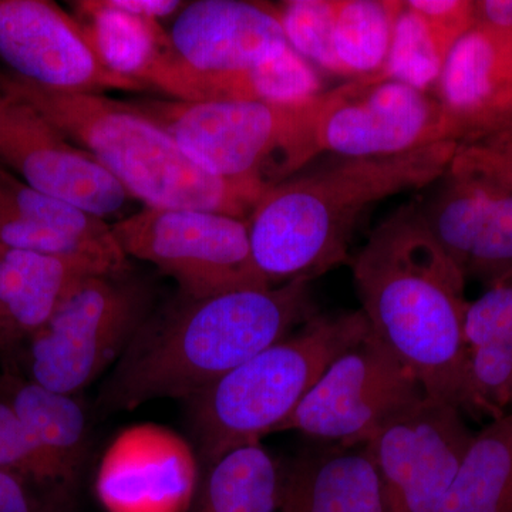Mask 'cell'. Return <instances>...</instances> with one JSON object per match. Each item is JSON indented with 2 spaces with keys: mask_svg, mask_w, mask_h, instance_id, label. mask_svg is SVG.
Masks as SVG:
<instances>
[{
  "mask_svg": "<svg viewBox=\"0 0 512 512\" xmlns=\"http://www.w3.org/2000/svg\"><path fill=\"white\" fill-rule=\"evenodd\" d=\"M370 332L403 363L427 397L476 416L464 342L466 278L407 205L372 232L353 259Z\"/></svg>",
  "mask_w": 512,
  "mask_h": 512,
  "instance_id": "1",
  "label": "cell"
},
{
  "mask_svg": "<svg viewBox=\"0 0 512 512\" xmlns=\"http://www.w3.org/2000/svg\"><path fill=\"white\" fill-rule=\"evenodd\" d=\"M308 279L210 298L178 295L143 323L101 393L110 410L191 399L262 350L288 338L315 309Z\"/></svg>",
  "mask_w": 512,
  "mask_h": 512,
  "instance_id": "2",
  "label": "cell"
},
{
  "mask_svg": "<svg viewBox=\"0 0 512 512\" xmlns=\"http://www.w3.org/2000/svg\"><path fill=\"white\" fill-rule=\"evenodd\" d=\"M457 141L342 163L292 177L262 195L247 220L252 255L269 286L312 281L349 259L357 222L377 202L446 177Z\"/></svg>",
  "mask_w": 512,
  "mask_h": 512,
  "instance_id": "3",
  "label": "cell"
},
{
  "mask_svg": "<svg viewBox=\"0 0 512 512\" xmlns=\"http://www.w3.org/2000/svg\"><path fill=\"white\" fill-rule=\"evenodd\" d=\"M0 94L33 107L144 207L217 212L247 221L266 192L208 173L128 101L42 89L9 73H0Z\"/></svg>",
  "mask_w": 512,
  "mask_h": 512,
  "instance_id": "4",
  "label": "cell"
},
{
  "mask_svg": "<svg viewBox=\"0 0 512 512\" xmlns=\"http://www.w3.org/2000/svg\"><path fill=\"white\" fill-rule=\"evenodd\" d=\"M370 332L363 312L315 315L187 400L205 467L235 448L261 443L305 399L330 363Z\"/></svg>",
  "mask_w": 512,
  "mask_h": 512,
  "instance_id": "5",
  "label": "cell"
},
{
  "mask_svg": "<svg viewBox=\"0 0 512 512\" xmlns=\"http://www.w3.org/2000/svg\"><path fill=\"white\" fill-rule=\"evenodd\" d=\"M320 97L301 106L174 99L128 103L163 127L208 173L269 191L320 156Z\"/></svg>",
  "mask_w": 512,
  "mask_h": 512,
  "instance_id": "6",
  "label": "cell"
},
{
  "mask_svg": "<svg viewBox=\"0 0 512 512\" xmlns=\"http://www.w3.org/2000/svg\"><path fill=\"white\" fill-rule=\"evenodd\" d=\"M148 291L126 275L87 276L26 343V377L76 396L126 352L148 318Z\"/></svg>",
  "mask_w": 512,
  "mask_h": 512,
  "instance_id": "7",
  "label": "cell"
},
{
  "mask_svg": "<svg viewBox=\"0 0 512 512\" xmlns=\"http://www.w3.org/2000/svg\"><path fill=\"white\" fill-rule=\"evenodd\" d=\"M111 229L124 254L156 265L188 298L271 288L255 264L247 221L217 212L144 207Z\"/></svg>",
  "mask_w": 512,
  "mask_h": 512,
  "instance_id": "8",
  "label": "cell"
},
{
  "mask_svg": "<svg viewBox=\"0 0 512 512\" xmlns=\"http://www.w3.org/2000/svg\"><path fill=\"white\" fill-rule=\"evenodd\" d=\"M426 396L414 373L369 332L330 363L276 431L362 447Z\"/></svg>",
  "mask_w": 512,
  "mask_h": 512,
  "instance_id": "9",
  "label": "cell"
},
{
  "mask_svg": "<svg viewBox=\"0 0 512 512\" xmlns=\"http://www.w3.org/2000/svg\"><path fill=\"white\" fill-rule=\"evenodd\" d=\"M316 137L320 154L382 158L460 141L437 97L383 74L359 77L320 97Z\"/></svg>",
  "mask_w": 512,
  "mask_h": 512,
  "instance_id": "10",
  "label": "cell"
},
{
  "mask_svg": "<svg viewBox=\"0 0 512 512\" xmlns=\"http://www.w3.org/2000/svg\"><path fill=\"white\" fill-rule=\"evenodd\" d=\"M461 410L427 397L366 444L387 512H436L473 444Z\"/></svg>",
  "mask_w": 512,
  "mask_h": 512,
  "instance_id": "11",
  "label": "cell"
},
{
  "mask_svg": "<svg viewBox=\"0 0 512 512\" xmlns=\"http://www.w3.org/2000/svg\"><path fill=\"white\" fill-rule=\"evenodd\" d=\"M0 60L12 76L55 92L147 89L110 72L79 19L49 0H0Z\"/></svg>",
  "mask_w": 512,
  "mask_h": 512,
  "instance_id": "12",
  "label": "cell"
},
{
  "mask_svg": "<svg viewBox=\"0 0 512 512\" xmlns=\"http://www.w3.org/2000/svg\"><path fill=\"white\" fill-rule=\"evenodd\" d=\"M0 164L35 190L106 220L133 200L82 147L29 104L0 94Z\"/></svg>",
  "mask_w": 512,
  "mask_h": 512,
  "instance_id": "13",
  "label": "cell"
},
{
  "mask_svg": "<svg viewBox=\"0 0 512 512\" xmlns=\"http://www.w3.org/2000/svg\"><path fill=\"white\" fill-rule=\"evenodd\" d=\"M197 451L173 430L137 424L101 460L96 490L107 512H185L198 488Z\"/></svg>",
  "mask_w": 512,
  "mask_h": 512,
  "instance_id": "14",
  "label": "cell"
},
{
  "mask_svg": "<svg viewBox=\"0 0 512 512\" xmlns=\"http://www.w3.org/2000/svg\"><path fill=\"white\" fill-rule=\"evenodd\" d=\"M447 181L419 207L424 225L463 272L491 288L512 278V194L474 178Z\"/></svg>",
  "mask_w": 512,
  "mask_h": 512,
  "instance_id": "15",
  "label": "cell"
},
{
  "mask_svg": "<svg viewBox=\"0 0 512 512\" xmlns=\"http://www.w3.org/2000/svg\"><path fill=\"white\" fill-rule=\"evenodd\" d=\"M168 37L175 59L207 76L245 72L289 45L276 5L242 0L188 3Z\"/></svg>",
  "mask_w": 512,
  "mask_h": 512,
  "instance_id": "16",
  "label": "cell"
},
{
  "mask_svg": "<svg viewBox=\"0 0 512 512\" xmlns=\"http://www.w3.org/2000/svg\"><path fill=\"white\" fill-rule=\"evenodd\" d=\"M436 97L463 138L493 127L512 110V29L476 25L451 49Z\"/></svg>",
  "mask_w": 512,
  "mask_h": 512,
  "instance_id": "17",
  "label": "cell"
},
{
  "mask_svg": "<svg viewBox=\"0 0 512 512\" xmlns=\"http://www.w3.org/2000/svg\"><path fill=\"white\" fill-rule=\"evenodd\" d=\"M94 275L89 266L70 259L2 245L0 355L5 367L13 365L15 356L49 322L74 286Z\"/></svg>",
  "mask_w": 512,
  "mask_h": 512,
  "instance_id": "18",
  "label": "cell"
},
{
  "mask_svg": "<svg viewBox=\"0 0 512 512\" xmlns=\"http://www.w3.org/2000/svg\"><path fill=\"white\" fill-rule=\"evenodd\" d=\"M276 512H387L366 447L303 451L281 464Z\"/></svg>",
  "mask_w": 512,
  "mask_h": 512,
  "instance_id": "19",
  "label": "cell"
},
{
  "mask_svg": "<svg viewBox=\"0 0 512 512\" xmlns=\"http://www.w3.org/2000/svg\"><path fill=\"white\" fill-rule=\"evenodd\" d=\"M0 204L47 232L62 245L67 258L89 266L97 275L127 274L128 256L120 248L111 225L82 208L35 190L2 164Z\"/></svg>",
  "mask_w": 512,
  "mask_h": 512,
  "instance_id": "20",
  "label": "cell"
},
{
  "mask_svg": "<svg viewBox=\"0 0 512 512\" xmlns=\"http://www.w3.org/2000/svg\"><path fill=\"white\" fill-rule=\"evenodd\" d=\"M468 380L476 416H504L512 403V278L468 303Z\"/></svg>",
  "mask_w": 512,
  "mask_h": 512,
  "instance_id": "21",
  "label": "cell"
},
{
  "mask_svg": "<svg viewBox=\"0 0 512 512\" xmlns=\"http://www.w3.org/2000/svg\"><path fill=\"white\" fill-rule=\"evenodd\" d=\"M0 387L55 468L60 483L76 480L87 453L86 414L76 396L40 386L15 367H5Z\"/></svg>",
  "mask_w": 512,
  "mask_h": 512,
  "instance_id": "22",
  "label": "cell"
},
{
  "mask_svg": "<svg viewBox=\"0 0 512 512\" xmlns=\"http://www.w3.org/2000/svg\"><path fill=\"white\" fill-rule=\"evenodd\" d=\"M100 62L126 79L147 87L151 74L173 52L158 20L131 15L111 0L72 2Z\"/></svg>",
  "mask_w": 512,
  "mask_h": 512,
  "instance_id": "23",
  "label": "cell"
},
{
  "mask_svg": "<svg viewBox=\"0 0 512 512\" xmlns=\"http://www.w3.org/2000/svg\"><path fill=\"white\" fill-rule=\"evenodd\" d=\"M436 512H512V412L476 434Z\"/></svg>",
  "mask_w": 512,
  "mask_h": 512,
  "instance_id": "24",
  "label": "cell"
},
{
  "mask_svg": "<svg viewBox=\"0 0 512 512\" xmlns=\"http://www.w3.org/2000/svg\"><path fill=\"white\" fill-rule=\"evenodd\" d=\"M281 464L261 443L229 451L207 467L195 512H276Z\"/></svg>",
  "mask_w": 512,
  "mask_h": 512,
  "instance_id": "25",
  "label": "cell"
},
{
  "mask_svg": "<svg viewBox=\"0 0 512 512\" xmlns=\"http://www.w3.org/2000/svg\"><path fill=\"white\" fill-rule=\"evenodd\" d=\"M464 35L402 2L382 72L387 79L430 93L436 89L451 49Z\"/></svg>",
  "mask_w": 512,
  "mask_h": 512,
  "instance_id": "26",
  "label": "cell"
},
{
  "mask_svg": "<svg viewBox=\"0 0 512 512\" xmlns=\"http://www.w3.org/2000/svg\"><path fill=\"white\" fill-rule=\"evenodd\" d=\"M400 6L397 0H336L333 49L342 76L382 72Z\"/></svg>",
  "mask_w": 512,
  "mask_h": 512,
  "instance_id": "27",
  "label": "cell"
},
{
  "mask_svg": "<svg viewBox=\"0 0 512 512\" xmlns=\"http://www.w3.org/2000/svg\"><path fill=\"white\" fill-rule=\"evenodd\" d=\"M276 9L289 45L309 63L342 76L333 49L336 0H288Z\"/></svg>",
  "mask_w": 512,
  "mask_h": 512,
  "instance_id": "28",
  "label": "cell"
},
{
  "mask_svg": "<svg viewBox=\"0 0 512 512\" xmlns=\"http://www.w3.org/2000/svg\"><path fill=\"white\" fill-rule=\"evenodd\" d=\"M448 174L484 181L512 194V117L458 141Z\"/></svg>",
  "mask_w": 512,
  "mask_h": 512,
  "instance_id": "29",
  "label": "cell"
},
{
  "mask_svg": "<svg viewBox=\"0 0 512 512\" xmlns=\"http://www.w3.org/2000/svg\"><path fill=\"white\" fill-rule=\"evenodd\" d=\"M0 470L18 477L29 488L60 483L55 468L13 410L0 387Z\"/></svg>",
  "mask_w": 512,
  "mask_h": 512,
  "instance_id": "30",
  "label": "cell"
},
{
  "mask_svg": "<svg viewBox=\"0 0 512 512\" xmlns=\"http://www.w3.org/2000/svg\"><path fill=\"white\" fill-rule=\"evenodd\" d=\"M0 512H35L28 485L5 470H0Z\"/></svg>",
  "mask_w": 512,
  "mask_h": 512,
  "instance_id": "31",
  "label": "cell"
},
{
  "mask_svg": "<svg viewBox=\"0 0 512 512\" xmlns=\"http://www.w3.org/2000/svg\"><path fill=\"white\" fill-rule=\"evenodd\" d=\"M476 25L493 29H512V0H474Z\"/></svg>",
  "mask_w": 512,
  "mask_h": 512,
  "instance_id": "32",
  "label": "cell"
},
{
  "mask_svg": "<svg viewBox=\"0 0 512 512\" xmlns=\"http://www.w3.org/2000/svg\"><path fill=\"white\" fill-rule=\"evenodd\" d=\"M114 6L141 16V18L160 20L173 16L177 10L183 9V2L178 0H111Z\"/></svg>",
  "mask_w": 512,
  "mask_h": 512,
  "instance_id": "33",
  "label": "cell"
},
{
  "mask_svg": "<svg viewBox=\"0 0 512 512\" xmlns=\"http://www.w3.org/2000/svg\"><path fill=\"white\" fill-rule=\"evenodd\" d=\"M510 117H512V110H511L510 116H508L507 119H510Z\"/></svg>",
  "mask_w": 512,
  "mask_h": 512,
  "instance_id": "34",
  "label": "cell"
},
{
  "mask_svg": "<svg viewBox=\"0 0 512 512\" xmlns=\"http://www.w3.org/2000/svg\"><path fill=\"white\" fill-rule=\"evenodd\" d=\"M0 249H2V244H0Z\"/></svg>",
  "mask_w": 512,
  "mask_h": 512,
  "instance_id": "35",
  "label": "cell"
}]
</instances>
